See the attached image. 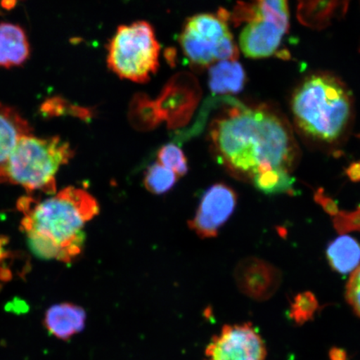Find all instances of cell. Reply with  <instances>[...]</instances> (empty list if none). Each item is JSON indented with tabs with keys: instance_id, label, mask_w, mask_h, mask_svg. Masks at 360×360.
Masks as SVG:
<instances>
[{
	"instance_id": "18",
	"label": "cell",
	"mask_w": 360,
	"mask_h": 360,
	"mask_svg": "<svg viewBox=\"0 0 360 360\" xmlns=\"http://www.w3.org/2000/svg\"><path fill=\"white\" fill-rule=\"evenodd\" d=\"M252 181L261 192L270 195L290 191L295 180L288 171L276 169L256 175Z\"/></svg>"
},
{
	"instance_id": "1",
	"label": "cell",
	"mask_w": 360,
	"mask_h": 360,
	"mask_svg": "<svg viewBox=\"0 0 360 360\" xmlns=\"http://www.w3.org/2000/svg\"><path fill=\"white\" fill-rule=\"evenodd\" d=\"M210 137L219 163L247 181L270 170L290 172L299 154L286 121L266 107L233 103L211 124Z\"/></svg>"
},
{
	"instance_id": "10",
	"label": "cell",
	"mask_w": 360,
	"mask_h": 360,
	"mask_svg": "<svg viewBox=\"0 0 360 360\" xmlns=\"http://www.w3.org/2000/svg\"><path fill=\"white\" fill-rule=\"evenodd\" d=\"M235 280L243 294L252 299L264 300L276 290L280 273L265 261L251 257L237 264Z\"/></svg>"
},
{
	"instance_id": "21",
	"label": "cell",
	"mask_w": 360,
	"mask_h": 360,
	"mask_svg": "<svg viewBox=\"0 0 360 360\" xmlns=\"http://www.w3.org/2000/svg\"><path fill=\"white\" fill-rule=\"evenodd\" d=\"M335 224V227L342 232L351 231V229H359L360 231V211L338 215Z\"/></svg>"
},
{
	"instance_id": "3",
	"label": "cell",
	"mask_w": 360,
	"mask_h": 360,
	"mask_svg": "<svg viewBox=\"0 0 360 360\" xmlns=\"http://www.w3.org/2000/svg\"><path fill=\"white\" fill-rule=\"evenodd\" d=\"M292 115L304 133L317 141L330 143L345 131L352 115L347 89L330 75H314L295 90Z\"/></svg>"
},
{
	"instance_id": "8",
	"label": "cell",
	"mask_w": 360,
	"mask_h": 360,
	"mask_svg": "<svg viewBox=\"0 0 360 360\" xmlns=\"http://www.w3.org/2000/svg\"><path fill=\"white\" fill-rule=\"evenodd\" d=\"M266 346L250 323L224 326L205 351V360H265Z\"/></svg>"
},
{
	"instance_id": "11",
	"label": "cell",
	"mask_w": 360,
	"mask_h": 360,
	"mask_svg": "<svg viewBox=\"0 0 360 360\" xmlns=\"http://www.w3.org/2000/svg\"><path fill=\"white\" fill-rule=\"evenodd\" d=\"M86 319V312L80 306L61 303L47 309L44 325L49 334L58 340L67 341L84 330Z\"/></svg>"
},
{
	"instance_id": "2",
	"label": "cell",
	"mask_w": 360,
	"mask_h": 360,
	"mask_svg": "<svg viewBox=\"0 0 360 360\" xmlns=\"http://www.w3.org/2000/svg\"><path fill=\"white\" fill-rule=\"evenodd\" d=\"M18 208L24 217L21 231L37 257L70 263L82 252L85 224L100 213L94 196L76 187H67L41 202L25 197Z\"/></svg>"
},
{
	"instance_id": "19",
	"label": "cell",
	"mask_w": 360,
	"mask_h": 360,
	"mask_svg": "<svg viewBox=\"0 0 360 360\" xmlns=\"http://www.w3.org/2000/svg\"><path fill=\"white\" fill-rule=\"evenodd\" d=\"M159 163L174 171L178 176H184L188 173V160L181 148L174 143H169L162 147L158 152Z\"/></svg>"
},
{
	"instance_id": "23",
	"label": "cell",
	"mask_w": 360,
	"mask_h": 360,
	"mask_svg": "<svg viewBox=\"0 0 360 360\" xmlns=\"http://www.w3.org/2000/svg\"><path fill=\"white\" fill-rule=\"evenodd\" d=\"M349 174L353 179H360V164L353 165L349 171Z\"/></svg>"
},
{
	"instance_id": "20",
	"label": "cell",
	"mask_w": 360,
	"mask_h": 360,
	"mask_svg": "<svg viewBox=\"0 0 360 360\" xmlns=\"http://www.w3.org/2000/svg\"><path fill=\"white\" fill-rule=\"evenodd\" d=\"M348 303L360 317V265L349 278L346 290Z\"/></svg>"
},
{
	"instance_id": "4",
	"label": "cell",
	"mask_w": 360,
	"mask_h": 360,
	"mask_svg": "<svg viewBox=\"0 0 360 360\" xmlns=\"http://www.w3.org/2000/svg\"><path fill=\"white\" fill-rule=\"evenodd\" d=\"M75 152L60 136L22 137L0 168V183H11L30 193H56V174L73 159Z\"/></svg>"
},
{
	"instance_id": "7",
	"label": "cell",
	"mask_w": 360,
	"mask_h": 360,
	"mask_svg": "<svg viewBox=\"0 0 360 360\" xmlns=\"http://www.w3.org/2000/svg\"><path fill=\"white\" fill-rule=\"evenodd\" d=\"M229 13H199L184 25L179 42L193 65L210 67L219 61L237 60L238 49L229 27Z\"/></svg>"
},
{
	"instance_id": "9",
	"label": "cell",
	"mask_w": 360,
	"mask_h": 360,
	"mask_svg": "<svg viewBox=\"0 0 360 360\" xmlns=\"http://www.w3.org/2000/svg\"><path fill=\"white\" fill-rule=\"evenodd\" d=\"M236 205V191L227 184H215L202 195L199 208L188 226L202 238H214L231 217Z\"/></svg>"
},
{
	"instance_id": "15",
	"label": "cell",
	"mask_w": 360,
	"mask_h": 360,
	"mask_svg": "<svg viewBox=\"0 0 360 360\" xmlns=\"http://www.w3.org/2000/svg\"><path fill=\"white\" fill-rule=\"evenodd\" d=\"M327 257L337 272L349 274L359 266L360 245L352 237L340 236L328 245Z\"/></svg>"
},
{
	"instance_id": "12",
	"label": "cell",
	"mask_w": 360,
	"mask_h": 360,
	"mask_svg": "<svg viewBox=\"0 0 360 360\" xmlns=\"http://www.w3.org/2000/svg\"><path fill=\"white\" fill-rule=\"evenodd\" d=\"M30 44L25 31L12 22H0V67L11 69L29 60Z\"/></svg>"
},
{
	"instance_id": "6",
	"label": "cell",
	"mask_w": 360,
	"mask_h": 360,
	"mask_svg": "<svg viewBox=\"0 0 360 360\" xmlns=\"http://www.w3.org/2000/svg\"><path fill=\"white\" fill-rule=\"evenodd\" d=\"M107 51L108 67L121 79L146 83L159 69L160 45L146 21L120 26Z\"/></svg>"
},
{
	"instance_id": "14",
	"label": "cell",
	"mask_w": 360,
	"mask_h": 360,
	"mask_svg": "<svg viewBox=\"0 0 360 360\" xmlns=\"http://www.w3.org/2000/svg\"><path fill=\"white\" fill-rule=\"evenodd\" d=\"M246 75L238 60H222L210 66L209 86L214 94H233L245 87Z\"/></svg>"
},
{
	"instance_id": "13",
	"label": "cell",
	"mask_w": 360,
	"mask_h": 360,
	"mask_svg": "<svg viewBox=\"0 0 360 360\" xmlns=\"http://www.w3.org/2000/svg\"><path fill=\"white\" fill-rule=\"evenodd\" d=\"M32 133V127L19 111L0 103V168L6 163L20 139Z\"/></svg>"
},
{
	"instance_id": "16",
	"label": "cell",
	"mask_w": 360,
	"mask_h": 360,
	"mask_svg": "<svg viewBox=\"0 0 360 360\" xmlns=\"http://www.w3.org/2000/svg\"><path fill=\"white\" fill-rule=\"evenodd\" d=\"M161 101L166 110L171 114L168 119L169 128H179L187 123L191 115V110L196 101H187V98L195 97V94H187L186 87L175 86L174 81L166 86Z\"/></svg>"
},
{
	"instance_id": "22",
	"label": "cell",
	"mask_w": 360,
	"mask_h": 360,
	"mask_svg": "<svg viewBox=\"0 0 360 360\" xmlns=\"http://www.w3.org/2000/svg\"><path fill=\"white\" fill-rule=\"evenodd\" d=\"M7 245V240L6 238L0 236V261L7 258L8 252L6 249Z\"/></svg>"
},
{
	"instance_id": "5",
	"label": "cell",
	"mask_w": 360,
	"mask_h": 360,
	"mask_svg": "<svg viewBox=\"0 0 360 360\" xmlns=\"http://www.w3.org/2000/svg\"><path fill=\"white\" fill-rule=\"evenodd\" d=\"M233 20L246 22L238 44L244 55L250 58H264L277 51L290 27L288 0H252L240 2Z\"/></svg>"
},
{
	"instance_id": "17",
	"label": "cell",
	"mask_w": 360,
	"mask_h": 360,
	"mask_svg": "<svg viewBox=\"0 0 360 360\" xmlns=\"http://www.w3.org/2000/svg\"><path fill=\"white\" fill-rule=\"evenodd\" d=\"M178 180V175L159 162L147 169L143 183L148 191L155 195H163L172 188Z\"/></svg>"
}]
</instances>
